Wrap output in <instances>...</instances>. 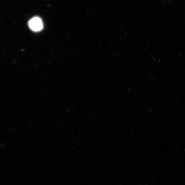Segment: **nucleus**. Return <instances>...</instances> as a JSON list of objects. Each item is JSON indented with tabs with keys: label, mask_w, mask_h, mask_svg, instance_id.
I'll use <instances>...</instances> for the list:
<instances>
[{
	"label": "nucleus",
	"mask_w": 185,
	"mask_h": 185,
	"mask_svg": "<svg viewBox=\"0 0 185 185\" xmlns=\"http://www.w3.org/2000/svg\"><path fill=\"white\" fill-rule=\"evenodd\" d=\"M30 28L35 31H38L42 29L43 27L42 22L38 17H35L31 19L29 22Z\"/></svg>",
	"instance_id": "nucleus-1"
}]
</instances>
